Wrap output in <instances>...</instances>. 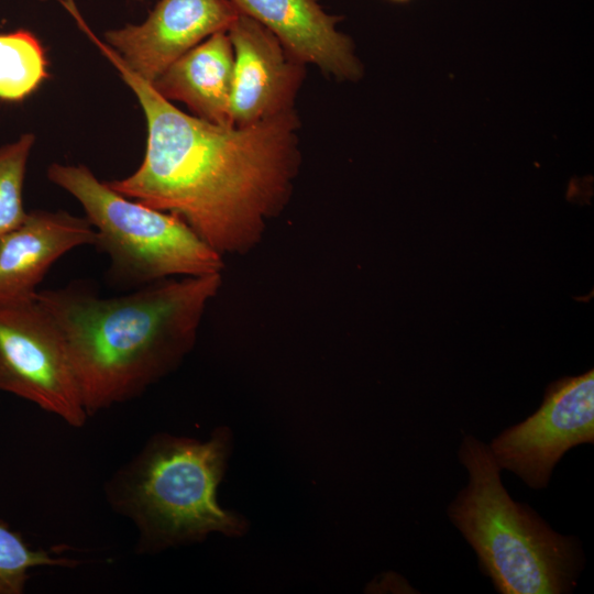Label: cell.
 <instances>
[{
  "label": "cell",
  "instance_id": "cell-1",
  "mask_svg": "<svg viewBox=\"0 0 594 594\" xmlns=\"http://www.w3.org/2000/svg\"><path fill=\"white\" fill-rule=\"evenodd\" d=\"M81 30L132 89L147 124L139 168L107 184L177 216L222 257L254 250L288 202L298 172L294 110L244 128L189 116L132 72L87 24Z\"/></svg>",
  "mask_w": 594,
  "mask_h": 594
},
{
  "label": "cell",
  "instance_id": "cell-2",
  "mask_svg": "<svg viewBox=\"0 0 594 594\" xmlns=\"http://www.w3.org/2000/svg\"><path fill=\"white\" fill-rule=\"evenodd\" d=\"M221 273L173 277L102 297L79 283L37 290L57 326L88 417L134 399L194 348Z\"/></svg>",
  "mask_w": 594,
  "mask_h": 594
},
{
  "label": "cell",
  "instance_id": "cell-3",
  "mask_svg": "<svg viewBox=\"0 0 594 594\" xmlns=\"http://www.w3.org/2000/svg\"><path fill=\"white\" fill-rule=\"evenodd\" d=\"M231 452V432L206 441L160 432L105 485L110 507L136 529L138 553H157L220 532L242 536L248 524L223 509L217 490Z\"/></svg>",
  "mask_w": 594,
  "mask_h": 594
},
{
  "label": "cell",
  "instance_id": "cell-4",
  "mask_svg": "<svg viewBox=\"0 0 594 594\" xmlns=\"http://www.w3.org/2000/svg\"><path fill=\"white\" fill-rule=\"evenodd\" d=\"M459 459L469 484L448 515L502 594H561L573 588L582 564L576 540L556 532L534 509L509 496L487 444L465 436Z\"/></svg>",
  "mask_w": 594,
  "mask_h": 594
},
{
  "label": "cell",
  "instance_id": "cell-5",
  "mask_svg": "<svg viewBox=\"0 0 594 594\" xmlns=\"http://www.w3.org/2000/svg\"><path fill=\"white\" fill-rule=\"evenodd\" d=\"M48 179L81 205L109 260L108 282L135 289L173 277L218 274L223 257L180 218L128 198L85 165L52 164Z\"/></svg>",
  "mask_w": 594,
  "mask_h": 594
},
{
  "label": "cell",
  "instance_id": "cell-6",
  "mask_svg": "<svg viewBox=\"0 0 594 594\" xmlns=\"http://www.w3.org/2000/svg\"><path fill=\"white\" fill-rule=\"evenodd\" d=\"M0 392L72 427L87 421L63 337L35 295L0 300Z\"/></svg>",
  "mask_w": 594,
  "mask_h": 594
},
{
  "label": "cell",
  "instance_id": "cell-7",
  "mask_svg": "<svg viewBox=\"0 0 594 594\" xmlns=\"http://www.w3.org/2000/svg\"><path fill=\"white\" fill-rule=\"evenodd\" d=\"M593 441L594 372L590 370L551 383L539 409L501 432L490 449L501 469L532 488H542L568 450Z\"/></svg>",
  "mask_w": 594,
  "mask_h": 594
},
{
  "label": "cell",
  "instance_id": "cell-8",
  "mask_svg": "<svg viewBox=\"0 0 594 594\" xmlns=\"http://www.w3.org/2000/svg\"><path fill=\"white\" fill-rule=\"evenodd\" d=\"M239 14L231 0H160L142 24L108 31L105 42L152 84L202 40L228 32Z\"/></svg>",
  "mask_w": 594,
  "mask_h": 594
},
{
  "label": "cell",
  "instance_id": "cell-9",
  "mask_svg": "<svg viewBox=\"0 0 594 594\" xmlns=\"http://www.w3.org/2000/svg\"><path fill=\"white\" fill-rule=\"evenodd\" d=\"M228 34L233 47L230 111L234 127L290 110L304 77L302 64L265 26L243 13Z\"/></svg>",
  "mask_w": 594,
  "mask_h": 594
},
{
  "label": "cell",
  "instance_id": "cell-10",
  "mask_svg": "<svg viewBox=\"0 0 594 594\" xmlns=\"http://www.w3.org/2000/svg\"><path fill=\"white\" fill-rule=\"evenodd\" d=\"M265 26L299 63H312L339 79H356L362 67L350 37L337 31L341 16L327 14L318 0H231Z\"/></svg>",
  "mask_w": 594,
  "mask_h": 594
},
{
  "label": "cell",
  "instance_id": "cell-11",
  "mask_svg": "<svg viewBox=\"0 0 594 594\" xmlns=\"http://www.w3.org/2000/svg\"><path fill=\"white\" fill-rule=\"evenodd\" d=\"M96 231L85 218L66 211L34 210L0 238V300L28 297L62 256L95 245Z\"/></svg>",
  "mask_w": 594,
  "mask_h": 594
},
{
  "label": "cell",
  "instance_id": "cell-12",
  "mask_svg": "<svg viewBox=\"0 0 594 594\" xmlns=\"http://www.w3.org/2000/svg\"><path fill=\"white\" fill-rule=\"evenodd\" d=\"M232 75L233 47L228 32L221 31L177 58L151 85L166 100L184 102L195 117L234 127Z\"/></svg>",
  "mask_w": 594,
  "mask_h": 594
},
{
  "label": "cell",
  "instance_id": "cell-13",
  "mask_svg": "<svg viewBox=\"0 0 594 594\" xmlns=\"http://www.w3.org/2000/svg\"><path fill=\"white\" fill-rule=\"evenodd\" d=\"M48 77L44 47L30 31L0 33V100L19 102Z\"/></svg>",
  "mask_w": 594,
  "mask_h": 594
},
{
  "label": "cell",
  "instance_id": "cell-14",
  "mask_svg": "<svg viewBox=\"0 0 594 594\" xmlns=\"http://www.w3.org/2000/svg\"><path fill=\"white\" fill-rule=\"evenodd\" d=\"M77 560L54 556L30 546L6 521L0 520V594H22L35 568H74Z\"/></svg>",
  "mask_w": 594,
  "mask_h": 594
},
{
  "label": "cell",
  "instance_id": "cell-15",
  "mask_svg": "<svg viewBox=\"0 0 594 594\" xmlns=\"http://www.w3.org/2000/svg\"><path fill=\"white\" fill-rule=\"evenodd\" d=\"M33 134L0 146V238L18 228L28 213L23 206V184Z\"/></svg>",
  "mask_w": 594,
  "mask_h": 594
},
{
  "label": "cell",
  "instance_id": "cell-16",
  "mask_svg": "<svg viewBox=\"0 0 594 594\" xmlns=\"http://www.w3.org/2000/svg\"><path fill=\"white\" fill-rule=\"evenodd\" d=\"M391 2H395V3H407V2H410L411 0H388Z\"/></svg>",
  "mask_w": 594,
  "mask_h": 594
}]
</instances>
